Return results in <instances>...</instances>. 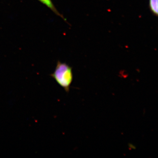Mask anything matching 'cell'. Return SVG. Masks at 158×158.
Segmentation results:
<instances>
[{"mask_svg":"<svg viewBox=\"0 0 158 158\" xmlns=\"http://www.w3.org/2000/svg\"><path fill=\"white\" fill-rule=\"evenodd\" d=\"M158 0H149L150 9L153 14L158 16Z\"/></svg>","mask_w":158,"mask_h":158,"instance_id":"3","label":"cell"},{"mask_svg":"<svg viewBox=\"0 0 158 158\" xmlns=\"http://www.w3.org/2000/svg\"><path fill=\"white\" fill-rule=\"evenodd\" d=\"M38 1L42 3L44 5H45V6H46L49 9H50L54 13H55V14L56 15L58 16H60V17L62 18L63 19L66 21V19L64 18V17L62 16V15L59 13V11H58V10L56 9V8L55 6H54L53 3L52 2V0H38Z\"/></svg>","mask_w":158,"mask_h":158,"instance_id":"2","label":"cell"},{"mask_svg":"<svg viewBox=\"0 0 158 158\" xmlns=\"http://www.w3.org/2000/svg\"><path fill=\"white\" fill-rule=\"evenodd\" d=\"M50 76L66 92H69L73 77L72 68L69 65L58 61L54 72L51 74Z\"/></svg>","mask_w":158,"mask_h":158,"instance_id":"1","label":"cell"}]
</instances>
